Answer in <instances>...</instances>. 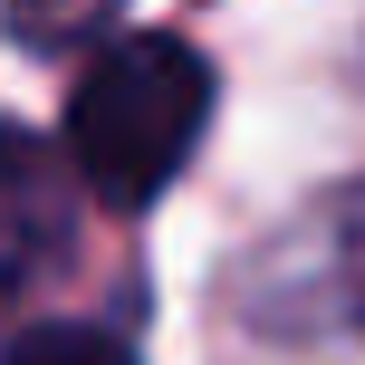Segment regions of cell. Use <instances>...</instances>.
<instances>
[{
  "label": "cell",
  "instance_id": "obj_5",
  "mask_svg": "<svg viewBox=\"0 0 365 365\" xmlns=\"http://www.w3.org/2000/svg\"><path fill=\"white\" fill-rule=\"evenodd\" d=\"M10 10H19L29 38H68V29H87L96 10H115V0H10Z\"/></svg>",
  "mask_w": 365,
  "mask_h": 365
},
{
  "label": "cell",
  "instance_id": "obj_1",
  "mask_svg": "<svg viewBox=\"0 0 365 365\" xmlns=\"http://www.w3.org/2000/svg\"><path fill=\"white\" fill-rule=\"evenodd\" d=\"M202 125H212V58L173 29H135L77 68L68 164L106 212H145L202 145Z\"/></svg>",
  "mask_w": 365,
  "mask_h": 365
},
{
  "label": "cell",
  "instance_id": "obj_2",
  "mask_svg": "<svg viewBox=\"0 0 365 365\" xmlns=\"http://www.w3.org/2000/svg\"><path fill=\"white\" fill-rule=\"evenodd\" d=\"M240 317L279 346H365V182L317 192L240 269Z\"/></svg>",
  "mask_w": 365,
  "mask_h": 365
},
{
  "label": "cell",
  "instance_id": "obj_4",
  "mask_svg": "<svg viewBox=\"0 0 365 365\" xmlns=\"http://www.w3.org/2000/svg\"><path fill=\"white\" fill-rule=\"evenodd\" d=\"M0 365H145L115 327H87V317H38V327L10 336Z\"/></svg>",
  "mask_w": 365,
  "mask_h": 365
},
{
  "label": "cell",
  "instance_id": "obj_3",
  "mask_svg": "<svg viewBox=\"0 0 365 365\" xmlns=\"http://www.w3.org/2000/svg\"><path fill=\"white\" fill-rule=\"evenodd\" d=\"M77 164H58L29 125L0 115V298H19L29 279H48L77 240V192H68Z\"/></svg>",
  "mask_w": 365,
  "mask_h": 365
}]
</instances>
